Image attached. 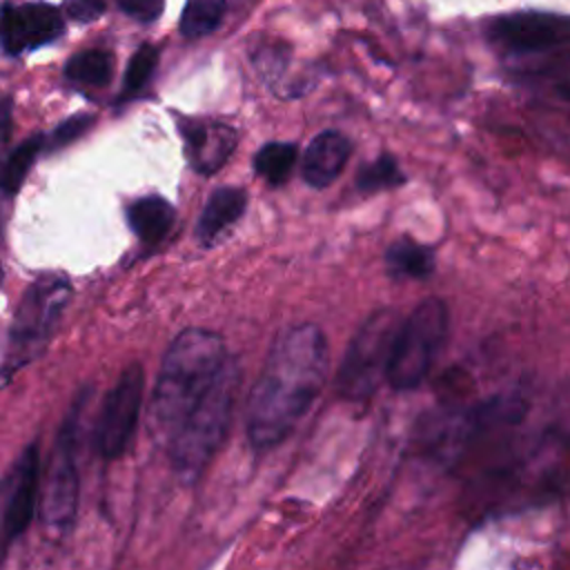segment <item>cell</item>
Segmentation results:
<instances>
[{
	"label": "cell",
	"mask_w": 570,
	"mask_h": 570,
	"mask_svg": "<svg viewBox=\"0 0 570 570\" xmlns=\"http://www.w3.org/2000/svg\"><path fill=\"white\" fill-rule=\"evenodd\" d=\"M327 367L330 347L316 323L278 332L247 396L245 432L254 450H272L296 430L321 394Z\"/></svg>",
	"instance_id": "cell-1"
},
{
	"label": "cell",
	"mask_w": 570,
	"mask_h": 570,
	"mask_svg": "<svg viewBox=\"0 0 570 570\" xmlns=\"http://www.w3.org/2000/svg\"><path fill=\"white\" fill-rule=\"evenodd\" d=\"M227 358L223 336L212 330L187 327L174 336L163 354L149 403V423L156 436L169 441L216 383Z\"/></svg>",
	"instance_id": "cell-2"
},
{
	"label": "cell",
	"mask_w": 570,
	"mask_h": 570,
	"mask_svg": "<svg viewBox=\"0 0 570 570\" xmlns=\"http://www.w3.org/2000/svg\"><path fill=\"white\" fill-rule=\"evenodd\" d=\"M240 365L236 358H227L223 372L191 414L167 441V454L174 472L194 483L212 463L214 454L227 439L236 396L240 390Z\"/></svg>",
	"instance_id": "cell-3"
},
{
	"label": "cell",
	"mask_w": 570,
	"mask_h": 570,
	"mask_svg": "<svg viewBox=\"0 0 570 570\" xmlns=\"http://www.w3.org/2000/svg\"><path fill=\"white\" fill-rule=\"evenodd\" d=\"M525 412L528 399L521 392H499L465 407L439 410L425 414L419 425V445L428 456L452 463L490 432L521 423Z\"/></svg>",
	"instance_id": "cell-4"
},
{
	"label": "cell",
	"mask_w": 570,
	"mask_h": 570,
	"mask_svg": "<svg viewBox=\"0 0 570 570\" xmlns=\"http://www.w3.org/2000/svg\"><path fill=\"white\" fill-rule=\"evenodd\" d=\"M69 296L71 281L60 272H42L27 285L7 332L2 361L4 385L18 370L40 358L49 347Z\"/></svg>",
	"instance_id": "cell-5"
},
{
	"label": "cell",
	"mask_w": 570,
	"mask_h": 570,
	"mask_svg": "<svg viewBox=\"0 0 570 570\" xmlns=\"http://www.w3.org/2000/svg\"><path fill=\"white\" fill-rule=\"evenodd\" d=\"M450 327L448 305L439 296L423 298L405 321H401L385 381L396 392L416 390L430 374L445 345Z\"/></svg>",
	"instance_id": "cell-6"
},
{
	"label": "cell",
	"mask_w": 570,
	"mask_h": 570,
	"mask_svg": "<svg viewBox=\"0 0 570 570\" xmlns=\"http://www.w3.org/2000/svg\"><path fill=\"white\" fill-rule=\"evenodd\" d=\"M399 325V314L392 307H376L358 325L336 374V392L343 401L365 403L372 399L387 376Z\"/></svg>",
	"instance_id": "cell-7"
},
{
	"label": "cell",
	"mask_w": 570,
	"mask_h": 570,
	"mask_svg": "<svg viewBox=\"0 0 570 570\" xmlns=\"http://www.w3.org/2000/svg\"><path fill=\"white\" fill-rule=\"evenodd\" d=\"M87 401L82 390L71 403L65 421L58 428L56 445L51 452L49 470L45 474V485L40 494V521L49 532L62 534L73 525L80 497V476H78V434H80V412Z\"/></svg>",
	"instance_id": "cell-8"
},
{
	"label": "cell",
	"mask_w": 570,
	"mask_h": 570,
	"mask_svg": "<svg viewBox=\"0 0 570 570\" xmlns=\"http://www.w3.org/2000/svg\"><path fill=\"white\" fill-rule=\"evenodd\" d=\"M145 392V367L131 361L107 392L96 421V450L105 461L122 456L136 434Z\"/></svg>",
	"instance_id": "cell-9"
},
{
	"label": "cell",
	"mask_w": 570,
	"mask_h": 570,
	"mask_svg": "<svg viewBox=\"0 0 570 570\" xmlns=\"http://www.w3.org/2000/svg\"><path fill=\"white\" fill-rule=\"evenodd\" d=\"M40 485V450L38 441H31L13 459L2 479V539L9 546L33 521Z\"/></svg>",
	"instance_id": "cell-10"
},
{
	"label": "cell",
	"mask_w": 570,
	"mask_h": 570,
	"mask_svg": "<svg viewBox=\"0 0 570 570\" xmlns=\"http://www.w3.org/2000/svg\"><path fill=\"white\" fill-rule=\"evenodd\" d=\"M490 36L503 49L519 56L548 53L570 45V18L554 13H512L490 27Z\"/></svg>",
	"instance_id": "cell-11"
},
{
	"label": "cell",
	"mask_w": 570,
	"mask_h": 570,
	"mask_svg": "<svg viewBox=\"0 0 570 570\" xmlns=\"http://www.w3.org/2000/svg\"><path fill=\"white\" fill-rule=\"evenodd\" d=\"M178 134L183 138L189 167L200 176L218 174L236 151L238 134L232 125L203 118H178Z\"/></svg>",
	"instance_id": "cell-12"
},
{
	"label": "cell",
	"mask_w": 570,
	"mask_h": 570,
	"mask_svg": "<svg viewBox=\"0 0 570 570\" xmlns=\"http://www.w3.org/2000/svg\"><path fill=\"white\" fill-rule=\"evenodd\" d=\"M62 31L60 13L49 4H24L20 9H2V45L16 56L58 38Z\"/></svg>",
	"instance_id": "cell-13"
},
{
	"label": "cell",
	"mask_w": 570,
	"mask_h": 570,
	"mask_svg": "<svg viewBox=\"0 0 570 570\" xmlns=\"http://www.w3.org/2000/svg\"><path fill=\"white\" fill-rule=\"evenodd\" d=\"M350 156L352 140L336 129H325L305 147L301 176L309 187L325 189L343 174Z\"/></svg>",
	"instance_id": "cell-14"
},
{
	"label": "cell",
	"mask_w": 570,
	"mask_h": 570,
	"mask_svg": "<svg viewBox=\"0 0 570 570\" xmlns=\"http://www.w3.org/2000/svg\"><path fill=\"white\" fill-rule=\"evenodd\" d=\"M247 209V191L236 185L216 187L196 223V240L203 247L216 245L229 227H234Z\"/></svg>",
	"instance_id": "cell-15"
},
{
	"label": "cell",
	"mask_w": 570,
	"mask_h": 570,
	"mask_svg": "<svg viewBox=\"0 0 570 570\" xmlns=\"http://www.w3.org/2000/svg\"><path fill=\"white\" fill-rule=\"evenodd\" d=\"M125 216H127V225L136 234V238L145 247H154V245L163 243L167 238V234L171 232L174 220H176V209L167 198H163L158 194H149V196L134 198L127 205Z\"/></svg>",
	"instance_id": "cell-16"
},
{
	"label": "cell",
	"mask_w": 570,
	"mask_h": 570,
	"mask_svg": "<svg viewBox=\"0 0 570 570\" xmlns=\"http://www.w3.org/2000/svg\"><path fill=\"white\" fill-rule=\"evenodd\" d=\"M434 249L410 236L392 240L385 249V269L396 281H423L434 272Z\"/></svg>",
	"instance_id": "cell-17"
},
{
	"label": "cell",
	"mask_w": 570,
	"mask_h": 570,
	"mask_svg": "<svg viewBox=\"0 0 570 570\" xmlns=\"http://www.w3.org/2000/svg\"><path fill=\"white\" fill-rule=\"evenodd\" d=\"M298 147L285 140H269L254 154V171L269 185L281 187L289 180V174L296 165Z\"/></svg>",
	"instance_id": "cell-18"
},
{
	"label": "cell",
	"mask_w": 570,
	"mask_h": 570,
	"mask_svg": "<svg viewBox=\"0 0 570 570\" xmlns=\"http://www.w3.org/2000/svg\"><path fill=\"white\" fill-rule=\"evenodd\" d=\"M40 151H47V136L45 134H33L29 138H24L22 142H18L2 167V196L4 198H13L18 194V189L22 187L29 169L33 167L36 158Z\"/></svg>",
	"instance_id": "cell-19"
},
{
	"label": "cell",
	"mask_w": 570,
	"mask_h": 570,
	"mask_svg": "<svg viewBox=\"0 0 570 570\" xmlns=\"http://www.w3.org/2000/svg\"><path fill=\"white\" fill-rule=\"evenodd\" d=\"M114 73V58L102 49H87L71 56L65 65L67 80L85 87H105Z\"/></svg>",
	"instance_id": "cell-20"
},
{
	"label": "cell",
	"mask_w": 570,
	"mask_h": 570,
	"mask_svg": "<svg viewBox=\"0 0 570 570\" xmlns=\"http://www.w3.org/2000/svg\"><path fill=\"white\" fill-rule=\"evenodd\" d=\"M405 183L407 176L392 154H379L370 163H363L356 171V189L361 194H376L401 187Z\"/></svg>",
	"instance_id": "cell-21"
},
{
	"label": "cell",
	"mask_w": 570,
	"mask_h": 570,
	"mask_svg": "<svg viewBox=\"0 0 570 570\" xmlns=\"http://www.w3.org/2000/svg\"><path fill=\"white\" fill-rule=\"evenodd\" d=\"M225 11V0H187L180 16V31L185 38H200L212 33Z\"/></svg>",
	"instance_id": "cell-22"
},
{
	"label": "cell",
	"mask_w": 570,
	"mask_h": 570,
	"mask_svg": "<svg viewBox=\"0 0 570 570\" xmlns=\"http://www.w3.org/2000/svg\"><path fill=\"white\" fill-rule=\"evenodd\" d=\"M158 62V49L151 45H142L136 49V53L131 56L127 71H125V82H122V96H134L136 91H140L147 80L154 73V67Z\"/></svg>",
	"instance_id": "cell-23"
},
{
	"label": "cell",
	"mask_w": 570,
	"mask_h": 570,
	"mask_svg": "<svg viewBox=\"0 0 570 570\" xmlns=\"http://www.w3.org/2000/svg\"><path fill=\"white\" fill-rule=\"evenodd\" d=\"M532 71L552 80V85L559 89H570V51H554L552 56L541 58Z\"/></svg>",
	"instance_id": "cell-24"
},
{
	"label": "cell",
	"mask_w": 570,
	"mask_h": 570,
	"mask_svg": "<svg viewBox=\"0 0 570 570\" xmlns=\"http://www.w3.org/2000/svg\"><path fill=\"white\" fill-rule=\"evenodd\" d=\"M94 120H96V118L89 116V114H76V116L62 120V122L47 136V151H49V149H58V147L69 145V142H73L76 138H80V136L94 125Z\"/></svg>",
	"instance_id": "cell-25"
},
{
	"label": "cell",
	"mask_w": 570,
	"mask_h": 570,
	"mask_svg": "<svg viewBox=\"0 0 570 570\" xmlns=\"http://www.w3.org/2000/svg\"><path fill=\"white\" fill-rule=\"evenodd\" d=\"M118 7L140 22H151L163 11V0H116Z\"/></svg>",
	"instance_id": "cell-26"
},
{
	"label": "cell",
	"mask_w": 570,
	"mask_h": 570,
	"mask_svg": "<svg viewBox=\"0 0 570 570\" xmlns=\"http://www.w3.org/2000/svg\"><path fill=\"white\" fill-rule=\"evenodd\" d=\"M67 11L73 20L89 22L102 13V2L100 0H69Z\"/></svg>",
	"instance_id": "cell-27"
}]
</instances>
